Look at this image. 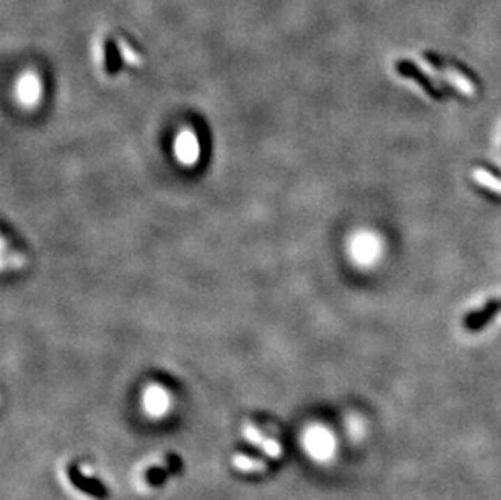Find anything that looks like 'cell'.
I'll return each instance as SVG.
<instances>
[{
  "label": "cell",
  "instance_id": "obj_1",
  "mask_svg": "<svg viewBox=\"0 0 501 500\" xmlns=\"http://www.w3.org/2000/svg\"><path fill=\"white\" fill-rule=\"evenodd\" d=\"M347 250H349V257L355 265L369 268L380 260L383 245H381L380 237L375 232L359 231L347 242Z\"/></svg>",
  "mask_w": 501,
  "mask_h": 500
},
{
  "label": "cell",
  "instance_id": "obj_2",
  "mask_svg": "<svg viewBox=\"0 0 501 500\" xmlns=\"http://www.w3.org/2000/svg\"><path fill=\"white\" fill-rule=\"evenodd\" d=\"M201 151L203 146L200 135H198L196 130H193V128H182V130H178L177 135L174 137L172 153L174 156H176L177 162H180L182 166L196 165L201 158Z\"/></svg>",
  "mask_w": 501,
  "mask_h": 500
},
{
  "label": "cell",
  "instance_id": "obj_3",
  "mask_svg": "<svg viewBox=\"0 0 501 500\" xmlns=\"http://www.w3.org/2000/svg\"><path fill=\"white\" fill-rule=\"evenodd\" d=\"M44 82L34 72H24L18 77L13 86V98L24 109L36 107L43 101Z\"/></svg>",
  "mask_w": 501,
  "mask_h": 500
},
{
  "label": "cell",
  "instance_id": "obj_4",
  "mask_svg": "<svg viewBox=\"0 0 501 500\" xmlns=\"http://www.w3.org/2000/svg\"><path fill=\"white\" fill-rule=\"evenodd\" d=\"M143 408L150 416H164L171 408V395L161 385H150L143 395Z\"/></svg>",
  "mask_w": 501,
  "mask_h": 500
},
{
  "label": "cell",
  "instance_id": "obj_5",
  "mask_svg": "<svg viewBox=\"0 0 501 500\" xmlns=\"http://www.w3.org/2000/svg\"><path fill=\"white\" fill-rule=\"evenodd\" d=\"M422 68H424V72L429 73L430 77L445 78V80L448 82L451 86H454L456 90H458L459 93H463L464 96H474L475 88H474L472 83H470L464 75H461L459 72L453 70V68H445V70H438V68H435L433 66H430V62H425V61H422Z\"/></svg>",
  "mask_w": 501,
  "mask_h": 500
},
{
  "label": "cell",
  "instance_id": "obj_6",
  "mask_svg": "<svg viewBox=\"0 0 501 500\" xmlns=\"http://www.w3.org/2000/svg\"><path fill=\"white\" fill-rule=\"evenodd\" d=\"M305 445L309 452L320 460L330 457L331 448H333V442H331L328 432L323 429L309 430L305 435Z\"/></svg>",
  "mask_w": 501,
  "mask_h": 500
},
{
  "label": "cell",
  "instance_id": "obj_7",
  "mask_svg": "<svg viewBox=\"0 0 501 500\" xmlns=\"http://www.w3.org/2000/svg\"><path fill=\"white\" fill-rule=\"evenodd\" d=\"M232 464L239 469L242 473H250V474H256V473H263L266 469V463L263 460H255L247 457V455L237 453L232 457Z\"/></svg>",
  "mask_w": 501,
  "mask_h": 500
},
{
  "label": "cell",
  "instance_id": "obj_8",
  "mask_svg": "<svg viewBox=\"0 0 501 500\" xmlns=\"http://www.w3.org/2000/svg\"><path fill=\"white\" fill-rule=\"evenodd\" d=\"M472 177L479 182L480 185L487 187L488 190H492V192H495V194L501 195V181L490 174V172H487L485 169H479L477 167V169H474Z\"/></svg>",
  "mask_w": 501,
  "mask_h": 500
},
{
  "label": "cell",
  "instance_id": "obj_9",
  "mask_svg": "<svg viewBox=\"0 0 501 500\" xmlns=\"http://www.w3.org/2000/svg\"><path fill=\"white\" fill-rule=\"evenodd\" d=\"M242 435H244L245 440H249L252 445H255V447H258V448L261 447L263 442H265V439H266L265 435L261 434V430L252 423H245L244 425H242Z\"/></svg>",
  "mask_w": 501,
  "mask_h": 500
},
{
  "label": "cell",
  "instance_id": "obj_10",
  "mask_svg": "<svg viewBox=\"0 0 501 500\" xmlns=\"http://www.w3.org/2000/svg\"><path fill=\"white\" fill-rule=\"evenodd\" d=\"M260 448H261V452L265 455H268L270 458H279L281 453H282L281 444L275 439H268L266 437L265 442H263V445Z\"/></svg>",
  "mask_w": 501,
  "mask_h": 500
}]
</instances>
